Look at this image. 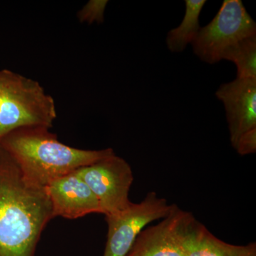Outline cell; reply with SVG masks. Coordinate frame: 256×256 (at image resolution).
<instances>
[{"instance_id":"cell-11","label":"cell","mask_w":256,"mask_h":256,"mask_svg":"<svg viewBox=\"0 0 256 256\" xmlns=\"http://www.w3.org/2000/svg\"><path fill=\"white\" fill-rule=\"evenodd\" d=\"M206 0H186V14L178 28L171 30L166 37V45L173 53H181L192 44L200 32V16Z\"/></svg>"},{"instance_id":"cell-8","label":"cell","mask_w":256,"mask_h":256,"mask_svg":"<svg viewBox=\"0 0 256 256\" xmlns=\"http://www.w3.org/2000/svg\"><path fill=\"white\" fill-rule=\"evenodd\" d=\"M216 95L225 107L234 148L242 136L256 128V79L236 78L220 86Z\"/></svg>"},{"instance_id":"cell-3","label":"cell","mask_w":256,"mask_h":256,"mask_svg":"<svg viewBox=\"0 0 256 256\" xmlns=\"http://www.w3.org/2000/svg\"><path fill=\"white\" fill-rule=\"evenodd\" d=\"M55 101L40 82L9 70H0V140L18 128H52Z\"/></svg>"},{"instance_id":"cell-15","label":"cell","mask_w":256,"mask_h":256,"mask_svg":"<svg viewBox=\"0 0 256 256\" xmlns=\"http://www.w3.org/2000/svg\"><path fill=\"white\" fill-rule=\"evenodd\" d=\"M250 256H256V254H252V255Z\"/></svg>"},{"instance_id":"cell-2","label":"cell","mask_w":256,"mask_h":256,"mask_svg":"<svg viewBox=\"0 0 256 256\" xmlns=\"http://www.w3.org/2000/svg\"><path fill=\"white\" fill-rule=\"evenodd\" d=\"M0 144L32 182L45 188L66 175L116 154L111 148L85 150L66 146L44 127L18 128L2 138Z\"/></svg>"},{"instance_id":"cell-7","label":"cell","mask_w":256,"mask_h":256,"mask_svg":"<svg viewBox=\"0 0 256 256\" xmlns=\"http://www.w3.org/2000/svg\"><path fill=\"white\" fill-rule=\"evenodd\" d=\"M175 233L183 256H250L256 244L235 246L220 240L191 213L178 208Z\"/></svg>"},{"instance_id":"cell-9","label":"cell","mask_w":256,"mask_h":256,"mask_svg":"<svg viewBox=\"0 0 256 256\" xmlns=\"http://www.w3.org/2000/svg\"><path fill=\"white\" fill-rule=\"evenodd\" d=\"M46 188L54 218L74 220L92 214H102L98 200L78 170L56 180Z\"/></svg>"},{"instance_id":"cell-10","label":"cell","mask_w":256,"mask_h":256,"mask_svg":"<svg viewBox=\"0 0 256 256\" xmlns=\"http://www.w3.org/2000/svg\"><path fill=\"white\" fill-rule=\"evenodd\" d=\"M178 208L174 204L160 223L144 228L127 256H183L175 233Z\"/></svg>"},{"instance_id":"cell-12","label":"cell","mask_w":256,"mask_h":256,"mask_svg":"<svg viewBox=\"0 0 256 256\" xmlns=\"http://www.w3.org/2000/svg\"><path fill=\"white\" fill-rule=\"evenodd\" d=\"M224 60L236 64L237 78L256 79V36L239 42L229 50Z\"/></svg>"},{"instance_id":"cell-4","label":"cell","mask_w":256,"mask_h":256,"mask_svg":"<svg viewBox=\"0 0 256 256\" xmlns=\"http://www.w3.org/2000/svg\"><path fill=\"white\" fill-rule=\"evenodd\" d=\"M256 36V24L240 0H225L218 14L208 25L200 28L192 43L198 58L210 64L224 60L229 50L239 42Z\"/></svg>"},{"instance_id":"cell-1","label":"cell","mask_w":256,"mask_h":256,"mask_svg":"<svg viewBox=\"0 0 256 256\" xmlns=\"http://www.w3.org/2000/svg\"><path fill=\"white\" fill-rule=\"evenodd\" d=\"M53 218L47 188L32 182L0 144V256H35Z\"/></svg>"},{"instance_id":"cell-5","label":"cell","mask_w":256,"mask_h":256,"mask_svg":"<svg viewBox=\"0 0 256 256\" xmlns=\"http://www.w3.org/2000/svg\"><path fill=\"white\" fill-rule=\"evenodd\" d=\"M78 170L106 216L124 212L132 203L129 194L134 176L132 168L122 158L114 154Z\"/></svg>"},{"instance_id":"cell-6","label":"cell","mask_w":256,"mask_h":256,"mask_svg":"<svg viewBox=\"0 0 256 256\" xmlns=\"http://www.w3.org/2000/svg\"><path fill=\"white\" fill-rule=\"evenodd\" d=\"M174 206L152 192L140 203L132 202L124 212L106 216L108 234L104 256H127L146 226L166 218Z\"/></svg>"},{"instance_id":"cell-14","label":"cell","mask_w":256,"mask_h":256,"mask_svg":"<svg viewBox=\"0 0 256 256\" xmlns=\"http://www.w3.org/2000/svg\"><path fill=\"white\" fill-rule=\"evenodd\" d=\"M236 150L242 156L254 154L256 152V128L245 133L234 146Z\"/></svg>"},{"instance_id":"cell-13","label":"cell","mask_w":256,"mask_h":256,"mask_svg":"<svg viewBox=\"0 0 256 256\" xmlns=\"http://www.w3.org/2000/svg\"><path fill=\"white\" fill-rule=\"evenodd\" d=\"M108 1L92 0L88 3L79 12V20L82 22L98 24L104 22V14L106 6Z\"/></svg>"}]
</instances>
